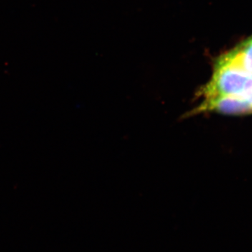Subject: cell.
<instances>
[{
	"label": "cell",
	"instance_id": "1",
	"mask_svg": "<svg viewBox=\"0 0 252 252\" xmlns=\"http://www.w3.org/2000/svg\"><path fill=\"white\" fill-rule=\"evenodd\" d=\"M200 100L233 96L252 102V74L247 72L225 54L217 60L210 80L198 92Z\"/></svg>",
	"mask_w": 252,
	"mask_h": 252
},
{
	"label": "cell",
	"instance_id": "2",
	"mask_svg": "<svg viewBox=\"0 0 252 252\" xmlns=\"http://www.w3.org/2000/svg\"><path fill=\"white\" fill-rule=\"evenodd\" d=\"M205 113H218L227 115L252 114V102L248 99L233 96L202 99L197 107L189 112V115L195 116Z\"/></svg>",
	"mask_w": 252,
	"mask_h": 252
},
{
	"label": "cell",
	"instance_id": "3",
	"mask_svg": "<svg viewBox=\"0 0 252 252\" xmlns=\"http://www.w3.org/2000/svg\"><path fill=\"white\" fill-rule=\"evenodd\" d=\"M227 55L240 67L252 74V36Z\"/></svg>",
	"mask_w": 252,
	"mask_h": 252
}]
</instances>
